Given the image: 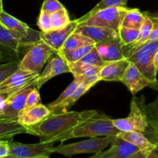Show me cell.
<instances>
[{
  "label": "cell",
  "instance_id": "d6a6232c",
  "mask_svg": "<svg viewBox=\"0 0 158 158\" xmlns=\"http://www.w3.org/2000/svg\"><path fill=\"white\" fill-rule=\"evenodd\" d=\"M80 84V82H79L78 80L74 79L72 83L67 86V88H66V89H65V90L63 91L60 96H59V97L56 99V100H54L53 102H52V103H50L49 104H48L47 106H46L48 107V109H49V110H52L53 108H55L56 106H58L59 104H60L62 102L64 101V100H66V99L67 98V97H69V96L70 95V94H72L76 89H77V86H78Z\"/></svg>",
  "mask_w": 158,
  "mask_h": 158
},
{
  "label": "cell",
  "instance_id": "7402d4cb",
  "mask_svg": "<svg viewBox=\"0 0 158 158\" xmlns=\"http://www.w3.org/2000/svg\"><path fill=\"white\" fill-rule=\"evenodd\" d=\"M117 137L133 143L141 151H150L156 144L147 138L143 133L139 131H121Z\"/></svg>",
  "mask_w": 158,
  "mask_h": 158
},
{
  "label": "cell",
  "instance_id": "f1b7e54d",
  "mask_svg": "<svg viewBox=\"0 0 158 158\" xmlns=\"http://www.w3.org/2000/svg\"><path fill=\"white\" fill-rule=\"evenodd\" d=\"M128 0H101L99 3H97L90 11L80 17V19H77V22L80 24L82 21L86 19V18L92 15L93 14L96 13L98 11L101 9H106V8H112V7H127V3Z\"/></svg>",
  "mask_w": 158,
  "mask_h": 158
},
{
  "label": "cell",
  "instance_id": "f546056e",
  "mask_svg": "<svg viewBox=\"0 0 158 158\" xmlns=\"http://www.w3.org/2000/svg\"><path fill=\"white\" fill-rule=\"evenodd\" d=\"M51 26L52 30L63 29L70 23L69 14L66 8L60 9L55 12L50 14Z\"/></svg>",
  "mask_w": 158,
  "mask_h": 158
},
{
  "label": "cell",
  "instance_id": "e575fe53",
  "mask_svg": "<svg viewBox=\"0 0 158 158\" xmlns=\"http://www.w3.org/2000/svg\"><path fill=\"white\" fill-rule=\"evenodd\" d=\"M19 62L12 61L0 65V83L6 80L11 74L13 73L19 68Z\"/></svg>",
  "mask_w": 158,
  "mask_h": 158
},
{
  "label": "cell",
  "instance_id": "ac0fdd59",
  "mask_svg": "<svg viewBox=\"0 0 158 158\" xmlns=\"http://www.w3.org/2000/svg\"><path fill=\"white\" fill-rule=\"evenodd\" d=\"M68 64H69L70 73L73 74V77H76L92 66H103L104 63L100 58L97 49L94 46L83 58L79 60L78 61L68 63Z\"/></svg>",
  "mask_w": 158,
  "mask_h": 158
},
{
  "label": "cell",
  "instance_id": "bcb514c9",
  "mask_svg": "<svg viewBox=\"0 0 158 158\" xmlns=\"http://www.w3.org/2000/svg\"><path fill=\"white\" fill-rule=\"evenodd\" d=\"M3 8H2V0H0V12H2Z\"/></svg>",
  "mask_w": 158,
  "mask_h": 158
},
{
  "label": "cell",
  "instance_id": "ba28073f",
  "mask_svg": "<svg viewBox=\"0 0 158 158\" xmlns=\"http://www.w3.org/2000/svg\"><path fill=\"white\" fill-rule=\"evenodd\" d=\"M143 103L134 97L131 103V110L127 117L113 120L114 127L120 131H139L145 133L148 123L142 108Z\"/></svg>",
  "mask_w": 158,
  "mask_h": 158
},
{
  "label": "cell",
  "instance_id": "8fae6325",
  "mask_svg": "<svg viewBox=\"0 0 158 158\" xmlns=\"http://www.w3.org/2000/svg\"><path fill=\"white\" fill-rule=\"evenodd\" d=\"M40 37L26 36L15 33L0 24V46L18 52L22 48H30L39 42Z\"/></svg>",
  "mask_w": 158,
  "mask_h": 158
},
{
  "label": "cell",
  "instance_id": "ab89813d",
  "mask_svg": "<svg viewBox=\"0 0 158 158\" xmlns=\"http://www.w3.org/2000/svg\"><path fill=\"white\" fill-rule=\"evenodd\" d=\"M111 157V149L106 150V151H102L100 152L96 153L94 156L89 158H110Z\"/></svg>",
  "mask_w": 158,
  "mask_h": 158
},
{
  "label": "cell",
  "instance_id": "f35d334b",
  "mask_svg": "<svg viewBox=\"0 0 158 158\" xmlns=\"http://www.w3.org/2000/svg\"><path fill=\"white\" fill-rule=\"evenodd\" d=\"M9 154V140H0V158L6 157Z\"/></svg>",
  "mask_w": 158,
  "mask_h": 158
},
{
  "label": "cell",
  "instance_id": "ffe728a7",
  "mask_svg": "<svg viewBox=\"0 0 158 158\" xmlns=\"http://www.w3.org/2000/svg\"><path fill=\"white\" fill-rule=\"evenodd\" d=\"M0 24L15 33L21 34L26 36L40 37V32L30 29L26 23L17 19L4 10L0 12Z\"/></svg>",
  "mask_w": 158,
  "mask_h": 158
},
{
  "label": "cell",
  "instance_id": "d4e9b609",
  "mask_svg": "<svg viewBox=\"0 0 158 158\" xmlns=\"http://www.w3.org/2000/svg\"><path fill=\"white\" fill-rule=\"evenodd\" d=\"M90 87L86 86L83 83H80L77 89L64 100L60 104L56 106L52 110H51V113L52 114H63V113L67 112V110L69 109L70 106H72L83 94H86Z\"/></svg>",
  "mask_w": 158,
  "mask_h": 158
},
{
  "label": "cell",
  "instance_id": "f6af8a7d",
  "mask_svg": "<svg viewBox=\"0 0 158 158\" xmlns=\"http://www.w3.org/2000/svg\"><path fill=\"white\" fill-rule=\"evenodd\" d=\"M9 94H0V103L3 101L4 100H6L8 97H9Z\"/></svg>",
  "mask_w": 158,
  "mask_h": 158
},
{
  "label": "cell",
  "instance_id": "7a4b0ae2",
  "mask_svg": "<svg viewBox=\"0 0 158 158\" xmlns=\"http://www.w3.org/2000/svg\"><path fill=\"white\" fill-rule=\"evenodd\" d=\"M121 131L114 127L113 120L103 113L97 111L77 126L57 137L50 142L60 141L78 137H98L106 136H117Z\"/></svg>",
  "mask_w": 158,
  "mask_h": 158
},
{
  "label": "cell",
  "instance_id": "4dcf8cb0",
  "mask_svg": "<svg viewBox=\"0 0 158 158\" xmlns=\"http://www.w3.org/2000/svg\"><path fill=\"white\" fill-rule=\"evenodd\" d=\"M119 38L123 46L132 44L137 40L139 35V29L120 26L118 31Z\"/></svg>",
  "mask_w": 158,
  "mask_h": 158
},
{
  "label": "cell",
  "instance_id": "1f68e13d",
  "mask_svg": "<svg viewBox=\"0 0 158 158\" xmlns=\"http://www.w3.org/2000/svg\"><path fill=\"white\" fill-rule=\"evenodd\" d=\"M95 46H86L80 47L79 49H75V50L69 52L68 53L60 55L68 63H74V62L78 61L81 58H83L85 55L88 53Z\"/></svg>",
  "mask_w": 158,
  "mask_h": 158
},
{
  "label": "cell",
  "instance_id": "681fc988",
  "mask_svg": "<svg viewBox=\"0 0 158 158\" xmlns=\"http://www.w3.org/2000/svg\"><path fill=\"white\" fill-rule=\"evenodd\" d=\"M34 158H49V157H46V156H41V157H37Z\"/></svg>",
  "mask_w": 158,
  "mask_h": 158
},
{
  "label": "cell",
  "instance_id": "44dd1931",
  "mask_svg": "<svg viewBox=\"0 0 158 158\" xmlns=\"http://www.w3.org/2000/svg\"><path fill=\"white\" fill-rule=\"evenodd\" d=\"M110 158H128L132 154L140 151V149L135 145L117 136L110 143Z\"/></svg>",
  "mask_w": 158,
  "mask_h": 158
},
{
  "label": "cell",
  "instance_id": "9a60e30c",
  "mask_svg": "<svg viewBox=\"0 0 158 158\" xmlns=\"http://www.w3.org/2000/svg\"><path fill=\"white\" fill-rule=\"evenodd\" d=\"M74 32L89 37L93 41L95 42L96 44L120 39L118 32L114 29L100 26L79 24Z\"/></svg>",
  "mask_w": 158,
  "mask_h": 158
},
{
  "label": "cell",
  "instance_id": "cb8c5ba5",
  "mask_svg": "<svg viewBox=\"0 0 158 158\" xmlns=\"http://www.w3.org/2000/svg\"><path fill=\"white\" fill-rule=\"evenodd\" d=\"M142 108L148 120V129L151 130V132L157 139L156 143H158V96L151 103L142 104Z\"/></svg>",
  "mask_w": 158,
  "mask_h": 158
},
{
  "label": "cell",
  "instance_id": "836d02e7",
  "mask_svg": "<svg viewBox=\"0 0 158 158\" xmlns=\"http://www.w3.org/2000/svg\"><path fill=\"white\" fill-rule=\"evenodd\" d=\"M40 103H41V99H40V94H39L38 89L35 86L28 94L27 97H26V103H25V106L23 107L22 112L27 110L30 109V108L33 107V106H36V105L40 104Z\"/></svg>",
  "mask_w": 158,
  "mask_h": 158
},
{
  "label": "cell",
  "instance_id": "9c48e42d",
  "mask_svg": "<svg viewBox=\"0 0 158 158\" xmlns=\"http://www.w3.org/2000/svg\"><path fill=\"white\" fill-rule=\"evenodd\" d=\"M53 142H41L38 143H21L9 140L10 156L21 158H34L41 156L49 157L54 153Z\"/></svg>",
  "mask_w": 158,
  "mask_h": 158
},
{
  "label": "cell",
  "instance_id": "d6986e66",
  "mask_svg": "<svg viewBox=\"0 0 158 158\" xmlns=\"http://www.w3.org/2000/svg\"><path fill=\"white\" fill-rule=\"evenodd\" d=\"M52 114L46 106L42 103L36 105L20 114L17 121L25 127L32 126L43 121Z\"/></svg>",
  "mask_w": 158,
  "mask_h": 158
},
{
  "label": "cell",
  "instance_id": "2e32d148",
  "mask_svg": "<svg viewBox=\"0 0 158 158\" xmlns=\"http://www.w3.org/2000/svg\"><path fill=\"white\" fill-rule=\"evenodd\" d=\"M129 63L126 58L105 63L100 70V80L120 81Z\"/></svg>",
  "mask_w": 158,
  "mask_h": 158
},
{
  "label": "cell",
  "instance_id": "3957f363",
  "mask_svg": "<svg viewBox=\"0 0 158 158\" xmlns=\"http://www.w3.org/2000/svg\"><path fill=\"white\" fill-rule=\"evenodd\" d=\"M116 136L102 137H89L88 140L69 144H60L54 148V153L63 154L66 157H72L79 154H91L100 152L110 145Z\"/></svg>",
  "mask_w": 158,
  "mask_h": 158
},
{
  "label": "cell",
  "instance_id": "484cf974",
  "mask_svg": "<svg viewBox=\"0 0 158 158\" xmlns=\"http://www.w3.org/2000/svg\"><path fill=\"white\" fill-rule=\"evenodd\" d=\"M27 134V127L18 121H0V140H11L17 134Z\"/></svg>",
  "mask_w": 158,
  "mask_h": 158
},
{
  "label": "cell",
  "instance_id": "74e56055",
  "mask_svg": "<svg viewBox=\"0 0 158 158\" xmlns=\"http://www.w3.org/2000/svg\"><path fill=\"white\" fill-rule=\"evenodd\" d=\"M148 15L152 21V28L147 43L158 41V15H152L149 13H148Z\"/></svg>",
  "mask_w": 158,
  "mask_h": 158
},
{
  "label": "cell",
  "instance_id": "8d00e7d4",
  "mask_svg": "<svg viewBox=\"0 0 158 158\" xmlns=\"http://www.w3.org/2000/svg\"><path fill=\"white\" fill-rule=\"evenodd\" d=\"M65 7L59 0H44L42 5L41 10L51 14Z\"/></svg>",
  "mask_w": 158,
  "mask_h": 158
},
{
  "label": "cell",
  "instance_id": "4fadbf2b",
  "mask_svg": "<svg viewBox=\"0 0 158 158\" xmlns=\"http://www.w3.org/2000/svg\"><path fill=\"white\" fill-rule=\"evenodd\" d=\"M66 73H70L69 64L60 54L56 52L55 57L47 63L44 69L39 74L35 83L36 88L39 89L49 80Z\"/></svg>",
  "mask_w": 158,
  "mask_h": 158
},
{
  "label": "cell",
  "instance_id": "e0dca14e",
  "mask_svg": "<svg viewBox=\"0 0 158 158\" xmlns=\"http://www.w3.org/2000/svg\"><path fill=\"white\" fill-rule=\"evenodd\" d=\"M95 47L104 63L124 58L123 53V45L120 39L97 43Z\"/></svg>",
  "mask_w": 158,
  "mask_h": 158
},
{
  "label": "cell",
  "instance_id": "c3c4849f",
  "mask_svg": "<svg viewBox=\"0 0 158 158\" xmlns=\"http://www.w3.org/2000/svg\"><path fill=\"white\" fill-rule=\"evenodd\" d=\"M2 56H3V52H2V51L0 49V62H1L2 59ZM0 65H1V64H0Z\"/></svg>",
  "mask_w": 158,
  "mask_h": 158
},
{
  "label": "cell",
  "instance_id": "603a6c76",
  "mask_svg": "<svg viewBox=\"0 0 158 158\" xmlns=\"http://www.w3.org/2000/svg\"><path fill=\"white\" fill-rule=\"evenodd\" d=\"M95 42L93 41L89 37L74 32L68 37L64 44L62 46L61 49L56 53L63 55L83 46H95Z\"/></svg>",
  "mask_w": 158,
  "mask_h": 158
},
{
  "label": "cell",
  "instance_id": "5bb4252c",
  "mask_svg": "<svg viewBox=\"0 0 158 158\" xmlns=\"http://www.w3.org/2000/svg\"><path fill=\"white\" fill-rule=\"evenodd\" d=\"M120 82L127 87L134 96L152 83L132 63H129Z\"/></svg>",
  "mask_w": 158,
  "mask_h": 158
},
{
  "label": "cell",
  "instance_id": "7c38bea8",
  "mask_svg": "<svg viewBox=\"0 0 158 158\" xmlns=\"http://www.w3.org/2000/svg\"><path fill=\"white\" fill-rule=\"evenodd\" d=\"M78 25L77 19H76L70 21V23L63 29L49 32H40V40L52 48L55 52H58L68 37L74 32Z\"/></svg>",
  "mask_w": 158,
  "mask_h": 158
},
{
  "label": "cell",
  "instance_id": "b9f144b4",
  "mask_svg": "<svg viewBox=\"0 0 158 158\" xmlns=\"http://www.w3.org/2000/svg\"><path fill=\"white\" fill-rule=\"evenodd\" d=\"M148 152H149V151H145L140 150V151L136 152L135 154H132L131 157H129L128 158H146Z\"/></svg>",
  "mask_w": 158,
  "mask_h": 158
},
{
  "label": "cell",
  "instance_id": "30bf717a",
  "mask_svg": "<svg viewBox=\"0 0 158 158\" xmlns=\"http://www.w3.org/2000/svg\"><path fill=\"white\" fill-rule=\"evenodd\" d=\"M39 74L18 68L13 73L0 83V94L11 95L21 90L26 86L36 83Z\"/></svg>",
  "mask_w": 158,
  "mask_h": 158
},
{
  "label": "cell",
  "instance_id": "60d3db41",
  "mask_svg": "<svg viewBox=\"0 0 158 158\" xmlns=\"http://www.w3.org/2000/svg\"><path fill=\"white\" fill-rule=\"evenodd\" d=\"M146 158H158V143H156L154 148L148 152Z\"/></svg>",
  "mask_w": 158,
  "mask_h": 158
},
{
  "label": "cell",
  "instance_id": "7bdbcfd3",
  "mask_svg": "<svg viewBox=\"0 0 158 158\" xmlns=\"http://www.w3.org/2000/svg\"><path fill=\"white\" fill-rule=\"evenodd\" d=\"M154 69H155V73L157 74L158 73V47L154 56Z\"/></svg>",
  "mask_w": 158,
  "mask_h": 158
},
{
  "label": "cell",
  "instance_id": "7dc6e473",
  "mask_svg": "<svg viewBox=\"0 0 158 158\" xmlns=\"http://www.w3.org/2000/svg\"><path fill=\"white\" fill-rule=\"evenodd\" d=\"M1 158H21V157H14V156H10V155H8L6 157H3Z\"/></svg>",
  "mask_w": 158,
  "mask_h": 158
},
{
  "label": "cell",
  "instance_id": "8992f818",
  "mask_svg": "<svg viewBox=\"0 0 158 158\" xmlns=\"http://www.w3.org/2000/svg\"><path fill=\"white\" fill-rule=\"evenodd\" d=\"M35 86V83H32L9 95L0 103V121H17L25 106L28 94Z\"/></svg>",
  "mask_w": 158,
  "mask_h": 158
},
{
  "label": "cell",
  "instance_id": "52a82bcc",
  "mask_svg": "<svg viewBox=\"0 0 158 158\" xmlns=\"http://www.w3.org/2000/svg\"><path fill=\"white\" fill-rule=\"evenodd\" d=\"M127 7H112L101 9L82 21L80 24L108 28L118 32Z\"/></svg>",
  "mask_w": 158,
  "mask_h": 158
},
{
  "label": "cell",
  "instance_id": "6da1fadb",
  "mask_svg": "<svg viewBox=\"0 0 158 158\" xmlns=\"http://www.w3.org/2000/svg\"><path fill=\"white\" fill-rule=\"evenodd\" d=\"M97 112L95 110H89L51 114L37 124L26 127L27 134L39 137L41 142H50L54 137L73 129Z\"/></svg>",
  "mask_w": 158,
  "mask_h": 158
},
{
  "label": "cell",
  "instance_id": "277c9868",
  "mask_svg": "<svg viewBox=\"0 0 158 158\" xmlns=\"http://www.w3.org/2000/svg\"><path fill=\"white\" fill-rule=\"evenodd\" d=\"M157 47L158 41L148 42L126 58L130 63H134L152 83L157 81V73L154 66V56Z\"/></svg>",
  "mask_w": 158,
  "mask_h": 158
},
{
  "label": "cell",
  "instance_id": "83f0119b",
  "mask_svg": "<svg viewBox=\"0 0 158 158\" xmlns=\"http://www.w3.org/2000/svg\"><path fill=\"white\" fill-rule=\"evenodd\" d=\"M103 66H94L89 68L80 75L74 77L80 83H83L89 87H93L100 80V70Z\"/></svg>",
  "mask_w": 158,
  "mask_h": 158
},
{
  "label": "cell",
  "instance_id": "d590c367",
  "mask_svg": "<svg viewBox=\"0 0 158 158\" xmlns=\"http://www.w3.org/2000/svg\"><path fill=\"white\" fill-rule=\"evenodd\" d=\"M37 26L41 30L40 32H49V31L52 30V26H51L50 14L42 10L40 11L38 21H37Z\"/></svg>",
  "mask_w": 158,
  "mask_h": 158
},
{
  "label": "cell",
  "instance_id": "5b68a950",
  "mask_svg": "<svg viewBox=\"0 0 158 158\" xmlns=\"http://www.w3.org/2000/svg\"><path fill=\"white\" fill-rule=\"evenodd\" d=\"M53 53L56 52L52 48L40 40L28 49L23 60L19 62V68L40 74L45 63Z\"/></svg>",
  "mask_w": 158,
  "mask_h": 158
},
{
  "label": "cell",
  "instance_id": "ee69618b",
  "mask_svg": "<svg viewBox=\"0 0 158 158\" xmlns=\"http://www.w3.org/2000/svg\"><path fill=\"white\" fill-rule=\"evenodd\" d=\"M149 86L151 88H152V89H155V90L158 93V81H157H157L154 82V83H151V84L149 85Z\"/></svg>",
  "mask_w": 158,
  "mask_h": 158
},
{
  "label": "cell",
  "instance_id": "4316f807",
  "mask_svg": "<svg viewBox=\"0 0 158 158\" xmlns=\"http://www.w3.org/2000/svg\"><path fill=\"white\" fill-rule=\"evenodd\" d=\"M143 19H144V12H142L138 9L127 8L123 17L120 26L140 29L143 23Z\"/></svg>",
  "mask_w": 158,
  "mask_h": 158
}]
</instances>
